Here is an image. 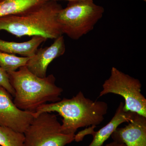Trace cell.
I'll use <instances>...</instances> for the list:
<instances>
[{"mask_svg": "<svg viewBox=\"0 0 146 146\" xmlns=\"http://www.w3.org/2000/svg\"><path fill=\"white\" fill-rule=\"evenodd\" d=\"M62 8L57 1H45L21 13L0 18V31L18 37L39 36L55 39L63 35L57 20Z\"/></svg>", "mask_w": 146, "mask_h": 146, "instance_id": "cell-1", "label": "cell"}, {"mask_svg": "<svg viewBox=\"0 0 146 146\" xmlns=\"http://www.w3.org/2000/svg\"><path fill=\"white\" fill-rule=\"evenodd\" d=\"M108 110L105 102L90 99L80 91L72 98H64L56 102L42 105L34 112V116L43 112H57L63 118L60 132L75 135L80 128L90 126L96 127L101 123Z\"/></svg>", "mask_w": 146, "mask_h": 146, "instance_id": "cell-2", "label": "cell"}, {"mask_svg": "<svg viewBox=\"0 0 146 146\" xmlns=\"http://www.w3.org/2000/svg\"><path fill=\"white\" fill-rule=\"evenodd\" d=\"M7 73L15 90L13 103L20 109L35 112L48 102H56L61 100L63 89L56 85L53 74L41 78L30 72L26 66Z\"/></svg>", "mask_w": 146, "mask_h": 146, "instance_id": "cell-3", "label": "cell"}, {"mask_svg": "<svg viewBox=\"0 0 146 146\" xmlns=\"http://www.w3.org/2000/svg\"><path fill=\"white\" fill-rule=\"evenodd\" d=\"M104 9L94 2H69L57 14L62 34L78 40L94 29L103 17Z\"/></svg>", "mask_w": 146, "mask_h": 146, "instance_id": "cell-4", "label": "cell"}, {"mask_svg": "<svg viewBox=\"0 0 146 146\" xmlns=\"http://www.w3.org/2000/svg\"><path fill=\"white\" fill-rule=\"evenodd\" d=\"M142 84L138 79L112 67L109 78L104 81L99 97L108 94L119 95L125 100V111L146 117V99L141 93Z\"/></svg>", "mask_w": 146, "mask_h": 146, "instance_id": "cell-5", "label": "cell"}, {"mask_svg": "<svg viewBox=\"0 0 146 146\" xmlns=\"http://www.w3.org/2000/svg\"><path fill=\"white\" fill-rule=\"evenodd\" d=\"M61 124L52 112L34 118L24 133V146H65L74 141L75 135L61 133Z\"/></svg>", "mask_w": 146, "mask_h": 146, "instance_id": "cell-6", "label": "cell"}, {"mask_svg": "<svg viewBox=\"0 0 146 146\" xmlns=\"http://www.w3.org/2000/svg\"><path fill=\"white\" fill-rule=\"evenodd\" d=\"M34 114L16 107L12 96L0 86V126L24 133L34 119Z\"/></svg>", "mask_w": 146, "mask_h": 146, "instance_id": "cell-7", "label": "cell"}, {"mask_svg": "<svg viewBox=\"0 0 146 146\" xmlns=\"http://www.w3.org/2000/svg\"><path fill=\"white\" fill-rule=\"evenodd\" d=\"M65 50V39L61 35L55 39L50 46L38 49L34 55L30 57L25 66L35 75L44 78L47 76V69L50 63L63 55Z\"/></svg>", "mask_w": 146, "mask_h": 146, "instance_id": "cell-8", "label": "cell"}, {"mask_svg": "<svg viewBox=\"0 0 146 146\" xmlns=\"http://www.w3.org/2000/svg\"><path fill=\"white\" fill-rule=\"evenodd\" d=\"M123 127H117L111 135L113 141L126 146H146V117L136 113L133 119Z\"/></svg>", "mask_w": 146, "mask_h": 146, "instance_id": "cell-9", "label": "cell"}, {"mask_svg": "<svg viewBox=\"0 0 146 146\" xmlns=\"http://www.w3.org/2000/svg\"><path fill=\"white\" fill-rule=\"evenodd\" d=\"M136 114L130 111H125L124 109V103L121 102L113 117L106 125L97 131L93 130L95 127H94L86 129L87 133L92 134L94 137L93 141L88 146L103 145L105 142L111 136L120 125L124 123L129 122L133 119Z\"/></svg>", "mask_w": 146, "mask_h": 146, "instance_id": "cell-10", "label": "cell"}, {"mask_svg": "<svg viewBox=\"0 0 146 146\" xmlns=\"http://www.w3.org/2000/svg\"><path fill=\"white\" fill-rule=\"evenodd\" d=\"M47 39L42 36H33L29 41L23 42H9L0 39V51L11 54H18L23 57L34 56L41 44Z\"/></svg>", "mask_w": 146, "mask_h": 146, "instance_id": "cell-11", "label": "cell"}, {"mask_svg": "<svg viewBox=\"0 0 146 146\" xmlns=\"http://www.w3.org/2000/svg\"><path fill=\"white\" fill-rule=\"evenodd\" d=\"M45 0H1L0 1V18L18 14Z\"/></svg>", "mask_w": 146, "mask_h": 146, "instance_id": "cell-12", "label": "cell"}, {"mask_svg": "<svg viewBox=\"0 0 146 146\" xmlns=\"http://www.w3.org/2000/svg\"><path fill=\"white\" fill-rule=\"evenodd\" d=\"M30 57H19L0 51V66L7 73L14 72L26 65Z\"/></svg>", "mask_w": 146, "mask_h": 146, "instance_id": "cell-13", "label": "cell"}, {"mask_svg": "<svg viewBox=\"0 0 146 146\" xmlns=\"http://www.w3.org/2000/svg\"><path fill=\"white\" fill-rule=\"evenodd\" d=\"M24 133L0 126V145L24 146Z\"/></svg>", "mask_w": 146, "mask_h": 146, "instance_id": "cell-14", "label": "cell"}, {"mask_svg": "<svg viewBox=\"0 0 146 146\" xmlns=\"http://www.w3.org/2000/svg\"><path fill=\"white\" fill-rule=\"evenodd\" d=\"M0 86L6 90L14 98L15 90L11 84L8 73L0 66Z\"/></svg>", "mask_w": 146, "mask_h": 146, "instance_id": "cell-15", "label": "cell"}, {"mask_svg": "<svg viewBox=\"0 0 146 146\" xmlns=\"http://www.w3.org/2000/svg\"><path fill=\"white\" fill-rule=\"evenodd\" d=\"M46 1H63V0H45ZM68 1L69 2H94V0H64Z\"/></svg>", "mask_w": 146, "mask_h": 146, "instance_id": "cell-16", "label": "cell"}, {"mask_svg": "<svg viewBox=\"0 0 146 146\" xmlns=\"http://www.w3.org/2000/svg\"><path fill=\"white\" fill-rule=\"evenodd\" d=\"M102 146H126L123 143H119L117 141H113L111 143L106 144L105 145Z\"/></svg>", "mask_w": 146, "mask_h": 146, "instance_id": "cell-17", "label": "cell"}, {"mask_svg": "<svg viewBox=\"0 0 146 146\" xmlns=\"http://www.w3.org/2000/svg\"><path fill=\"white\" fill-rule=\"evenodd\" d=\"M143 1H144L146 2V0H143Z\"/></svg>", "mask_w": 146, "mask_h": 146, "instance_id": "cell-18", "label": "cell"}, {"mask_svg": "<svg viewBox=\"0 0 146 146\" xmlns=\"http://www.w3.org/2000/svg\"><path fill=\"white\" fill-rule=\"evenodd\" d=\"M1 1V0H0V1Z\"/></svg>", "mask_w": 146, "mask_h": 146, "instance_id": "cell-19", "label": "cell"}]
</instances>
